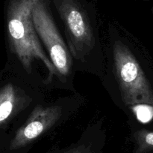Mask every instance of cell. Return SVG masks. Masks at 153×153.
<instances>
[{"mask_svg":"<svg viewBox=\"0 0 153 153\" xmlns=\"http://www.w3.org/2000/svg\"><path fill=\"white\" fill-rule=\"evenodd\" d=\"M70 153H85L82 150H75V151H72Z\"/></svg>","mask_w":153,"mask_h":153,"instance_id":"cell-9","label":"cell"},{"mask_svg":"<svg viewBox=\"0 0 153 153\" xmlns=\"http://www.w3.org/2000/svg\"><path fill=\"white\" fill-rule=\"evenodd\" d=\"M137 119L147 122L153 116V106L148 104H136L131 106Z\"/></svg>","mask_w":153,"mask_h":153,"instance_id":"cell-8","label":"cell"},{"mask_svg":"<svg viewBox=\"0 0 153 153\" xmlns=\"http://www.w3.org/2000/svg\"><path fill=\"white\" fill-rule=\"evenodd\" d=\"M18 100L19 96L13 86L8 84L0 90V124L10 116Z\"/></svg>","mask_w":153,"mask_h":153,"instance_id":"cell-6","label":"cell"},{"mask_svg":"<svg viewBox=\"0 0 153 153\" xmlns=\"http://www.w3.org/2000/svg\"><path fill=\"white\" fill-rule=\"evenodd\" d=\"M40 1L10 0L7 11V32L10 49L25 70L30 72L32 62L40 60L48 69L51 77L58 72L42 48L31 18V11Z\"/></svg>","mask_w":153,"mask_h":153,"instance_id":"cell-1","label":"cell"},{"mask_svg":"<svg viewBox=\"0 0 153 153\" xmlns=\"http://www.w3.org/2000/svg\"><path fill=\"white\" fill-rule=\"evenodd\" d=\"M31 18L34 29L46 46L57 72L67 76L71 69V56L49 13L46 0H40L35 4Z\"/></svg>","mask_w":153,"mask_h":153,"instance_id":"cell-3","label":"cell"},{"mask_svg":"<svg viewBox=\"0 0 153 153\" xmlns=\"http://www.w3.org/2000/svg\"><path fill=\"white\" fill-rule=\"evenodd\" d=\"M61 115L58 106H37L25 124L17 130L11 142V148H18L29 143L50 128Z\"/></svg>","mask_w":153,"mask_h":153,"instance_id":"cell-5","label":"cell"},{"mask_svg":"<svg viewBox=\"0 0 153 153\" xmlns=\"http://www.w3.org/2000/svg\"><path fill=\"white\" fill-rule=\"evenodd\" d=\"M115 74L123 101L126 106H153V90L140 64L129 49L120 41L113 47Z\"/></svg>","mask_w":153,"mask_h":153,"instance_id":"cell-2","label":"cell"},{"mask_svg":"<svg viewBox=\"0 0 153 153\" xmlns=\"http://www.w3.org/2000/svg\"><path fill=\"white\" fill-rule=\"evenodd\" d=\"M55 4L65 26L72 53L77 58L83 56L95 42L87 13L76 0H55Z\"/></svg>","mask_w":153,"mask_h":153,"instance_id":"cell-4","label":"cell"},{"mask_svg":"<svg viewBox=\"0 0 153 153\" xmlns=\"http://www.w3.org/2000/svg\"><path fill=\"white\" fill-rule=\"evenodd\" d=\"M134 139L137 145V153L153 150V131L145 129L137 130L134 134Z\"/></svg>","mask_w":153,"mask_h":153,"instance_id":"cell-7","label":"cell"}]
</instances>
